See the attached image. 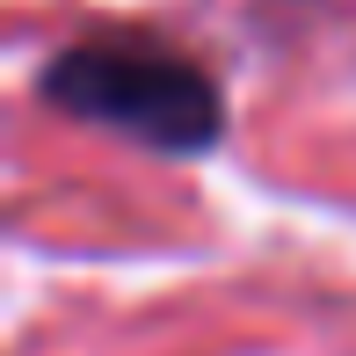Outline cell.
Listing matches in <instances>:
<instances>
[{"label": "cell", "instance_id": "obj_1", "mask_svg": "<svg viewBox=\"0 0 356 356\" xmlns=\"http://www.w3.org/2000/svg\"><path fill=\"white\" fill-rule=\"evenodd\" d=\"M44 102L153 153H211L225 131L218 80L197 58L145 37H88L44 66Z\"/></svg>", "mask_w": 356, "mask_h": 356}]
</instances>
